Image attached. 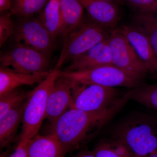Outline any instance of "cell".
I'll return each instance as SVG.
<instances>
[{
	"mask_svg": "<svg viewBox=\"0 0 157 157\" xmlns=\"http://www.w3.org/2000/svg\"><path fill=\"white\" fill-rule=\"evenodd\" d=\"M129 101L124 94L111 107L99 112L70 108L52 124L51 134L67 153L79 149L98 135Z\"/></svg>",
	"mask_w": 157,
	"mask_h": 157,
	"instance_id": "cell-1",
	"label": "cell"
},
{
	"mask_svg": "<svg viewBox=\"0 0 157 157\" xmlns=\"http://www.w3.org/2000/svg\"><path fill=\"white\" fill-rule=\"evenodd\" d=\"M112 138L126 147L135 157H147L157 150V120L155 115L134 112L116 125Z\"/></svg>",
	"mask_w": 157,
	"mask_h": 157,
	"instance_id": "cell-2",
	"label": "cell"
},
{
	"mask_svg": "<svg viewBox=\"0 0 157 157\" xmlns=\"http://www.w3.org/2000/svg\"><path fill=\"white\" fill-rule=\"evenodd\" d=\"M61 71L54 69L30 92L22 117V126L18 144H26L38 135L43 120L45 119L48 95L55 82Z\"/></svg>",
	"mask_w": 157,
	"mask_h": 157,
	"instance_id": "cell-3",
	"label": "cell"
},
{
	"mask_svg": "<svg viewBox=\"0 0 157 157\" xmlns=\"http://www.w3.org/2000/svg\"><path fill=\"white\" fill-rule=\"evenodd\" d=\"M92 20H83L64 39L60 55L55 69L59 70L65 63L73 60L99 42L108 39L110 32Z\"/></svg>",
	"mask_w": 157,
	"mask_h": 157,
	"instance_id": "cell-4",
	"label": "cell"
},
{
	"mask_svg": "<svg viewBox=\"0 0 157 157\" xmlns=\"http://www.w3.org/2000/svg\"><path fill=\"white\" fill-rule=\"evenodd\" d=\"M61 74L77 84H95L106 87L131 89L141 82L113 65H104L80 71H61Z\"/></svg>",
	"mask_w": 157,
	"mask_h": 157,
	"instance_id": "cell-5",
	"label": "cell"
},
{
	"mask_svg": "<svg viewBox=\"0 0 157 157\" xmlns=\"http://www.w3.org/2000/svg\"><path fill=\"white\" fill-rule=\"evenodd\" d=\"M73 83L71 108L88 112H99L108 109L121 98L116 88Z\"/></svg>",
	"mask_w": 157,
	"mask_h": 157,
	"instance_id": "cell-6",
	"label": "cell"
},
{
	"mask_svg": "<svg viewBox=\"0 0 157 157\" xmlns=\"http://www.w3.org/2000/svg\"><path fill=\"white\" fill-rule=\"evenodd\" d=\"M108 42L113 65L141 82L149 72L148 68L117 29L110 31Z\"/></svg>",
	"mask_w": 157,
	"mask_h": 157,
	"instance_id": "cell-7",
	"label": "cell"
},
{
	"mask_svg": "<svg viewBox=\"0 0 157 157\" xmlns=\"http://www.w3.org/2000/svg\"><path fill=\"white\" fill-rule=\"evenodd\" d=\"M49 56L25 44L15 43L1 55V67L26 74L48 72Z\"/></svg>",
	"mask_w": 157,
	"mask_h": 157,
	"instance_id": "cell-8",
	"label": "cell"
},
{
	"mask_svg": "<svg viewBox=\"0 0 157 157\" xmlns=\"http://www.w3.org/2000/svg\"><path fill=\"white\" fill-rule=\"evenodd\" d=\"M14 39L20 43L49 56L53 48L54 39L39 20L21 19L15 25Z\"/></svg>",
	"mask_w": 157,
	"mask_h": 157,
	"instance_id": "cell-9",
	"label": "cell"
},
{
	"mask_svg": "<svg viewBox=\"0 0 157 157\" xmlns=\"http://www.w3.org/2000/svg\"><path fill=\"white\" fill-rule=\"evenodd\" d=\"M73 85L70 78L62 75L60 72L51 90L47 101L45 119H48L52 124L72 107Z\"/></svg>",
	"mask_w": 157,
	"mask_h": 157,
	"instance_id": "cell-10",
	"label": "cell"
},
{
	"mask_svg": "<svg viewBox=\"0 0 157 157\" xmlns=\"http://www.w3.org/2000/svg\"><path fill=\"white\" fill-rule=\"evenodd\" d=\"M129 42L149 71L157 74V59L145 34L135 26L123 25L117 29Z\"/></svg>",
	"mask_w": 157,
	"mask_h": 157,
	"instance_id": "cell-11",
	"label": "cell"
},
{
	"mask_svg": "<svg viewBox=\"0 0 157 157\" xmlns=\"http://www.w3.org/2000/svg\"><path fill=\"white\" fill-rule=\"evenodd\" d=\"M107 65H113L112 55L108 39L99 42L71 61L70 64L63 71H80Z\"/></svg>",
	"mask_w": 157,
	"mask_h": 157,
	"instance_id": "cell-12",
	"label": "cell"
},
{
	"mask_svg": "<svg viewBox=\"0 0 157 157\" xmlns=\"http://www.w3.org/2000/svg\"><path fill=\"white\" fill-rule=\"evenodd\" d=\"M90 19L108 29H115L120 18L117 4L103 0H78Z\"/></svg>",
	"mask_w": 157,
	"mask_h": 157,
	"instance_id": "cell-13",
	"label": "cell"
},
{
	"mask_svg": "<svg viewBox=\"0 0 157 157\" xmlns=\"http://www.w3.org/2000/svg\"><path fill=\"white\" fill-rule=\"evenodd\" d=\"M50 71L26 74L9 68L0 67V96L23 85H33L43 81Z\"/></svg>",
	"mask_w": 157,
	"mask_h": 157,
	"instance_id": "cell-14",
	"label": "cell"
},
{
	"mask_svg": "<svg viewBox=\"0 0 157 157\" xmlns=\"http://www.w3.org/2000/svg\"><path fill=\"white\" fill-rule=\"evenodd\" d=\"M29 157H64L67 153L52 134L37 135L28 142Z\"/></svg>",
	"mask_w": 157,
	"mask_h": 157,
	"instance_id": "cell-15",
	"label": "cell"
},
{
	"mask_svg": "<svg viewBox=\"0 0 157 157\" xmlns=\"http://www.w3.org/2000/svg\"><path fill=\"white\" fill-rule=\"evenodd\" d=\"M84 8L78 0H60L59 34L64 39L82 22Z\"/></svg>",
	"mask_w": 157,
	"mask_h": 157,
	"instance_id": "cell-16",
	"label": "cell"
},
{
	"mask_svg": "<svg viewBox=\"0 0 157 157\" xmlns=\"http://www.w3.org/2000/svg\"><path fill=\"white\" fill-rule=\"evenodd\" d=\"M27 100L0 117V145L2 148L9 145L14 139L19 124L22 122Z\"/></svg>",
	"mask_w": 157,
	"mask_h": 157,
	"instance_id": "cell-17",
	"label": "cell"
},
{
	"mask_svg": "<svg viewBox=\"0 0 157 157\" xmlns=\"http://www.w3.org/2000/svg\"><path fill=\"white\" fill-rule=\"evenodd\" d=\"M132 20V25L148 38L157 59V13H136Z\"/></svg>",
	"mask_w": 157,
	"mask_h": 157,
	"instance_id": "cell-18",
	"label": "cell"
},
{
	"mask_svg": "<svg viewBox=\"0 0 157 157\" xmlns=\"http://www.w3.org/2000/svg\"><path fill=\"white\" fill-rule=\"evenodd\" d=\"M39 20L54 40L59 34L60 0H49Z\"/></svg>",
	"mask_w": 157,
	"mask_h": 157,
	"instance_id": "cell-19",
	"label": "cell"
},
{
	"mask_svg": "<svg viewBox=\"0 0 157 157\" xmlns=\"http://www.w3.org/2000/svg\"><path fill=\"white\" fill-rule=\"evenodd\" d=\"M125 94L129 101L132 100L157 111V84H139Z\"/></svg>",
	"mask_w": 157,
	"mask_h": 157,
	"instance_id": "cell-20",
	"label": "cell"
},
{
	"mask_svg": "<svg viewBox=\"0 0 157 157\" xmlns=\"http://www.w3.org/2000/svg\"><path fill=\"white\" fill-rule=\"evenodd\" d=\"M93 151L95 157H135L126 147L113 138L101 140Z\"/></svg>",
	"mask_w": 157,
	"mask_h": 157,
	"instance_id": "cell-21",
	"label": "cell"
},
{
	"mask_svg": "<svg viewBox=\"0 0 157 157\" xmlns=\"http://www.w3.org/2000/svg\"><path fill=\"white\" fill-rule=\"evenodd\" d=\"M49 0H12L10 12L22 18H30L46 6Z\"/></svg>",
	"mask_w": 157,
	"mask_h": 157,
	"instance_id": "cell-22",
	"label": "cell"
},
{
	"mask_svg": "<svg viewBox=\"0 0 157 157\" xmlns=\"http://www.w3.org/2000/svg\"><path fill=\"white\" fill-rule=\"evenodd\" d=\"M29 93L17 88L0 96V117L27 100Z\"/></svg>",
	"mask_w": 157,
	"mask_h": 157,
	"instance_id": "cell-23",
	"label": "cell"
},
{
	"mask_svg": "<svg viewBox=\"0 0 157 157\" xmlns=\"http://www.w3.org/2000/svg\"><path fill=\"white\" fill-rule=\"evenodd\" d=\"M11 12L3 14L0 17V47H2L14 35L15 25L11 19Z\"/></svg>",
	"mask_w": 157,
	"mask_h": 157,
	"instance_id": "cell-24",
	"label": "cell"
},
{
	"mask_svg": "<svg viewBox=\"0 0 157 157\" xmlns=\"http://www.w3.org/2000/svg\"><path fill=\"white\" fill-rule=\"evenodd\" d=\"M137 13H157V0H123Z\"/></svg>",
	"mask_w": 157,
	"mask_h": 157,
	"instance_id": "cell-25",
	"label": "cell"
},
{
	"mask_svg": "<svg viewBox=\"0 0 157 157\" xmlns=\"http://www.w3.org/2000/svg\"><path fill=\"white\" fill-rule=\"evenodd\" d=\"M27 144H17L14 152L9 157H29Z\"/></svg>",
	"mask_w": 157,
	"mask_h": 157,
	"instance_id": "cell-26",
	"label": "cell"
},
{
	"mask_svg": "<svg viewBox=\"0 0 157 157\" xmlns=\"http://www.w3.org/2000/svg\"><path fill=\"white\" fill-rule=\"evenodd\" d=\"M12 0H0V12L1 13L11 11L12 7Z\"/></svg>",
	"mask_w": 157,
	"mask_h": 157,
	"instance_id": "cell-27",
	"label": "cell"
},
{
	"mask_svg": "<svg viewBox=\"0 0 157 157\" xmlns=\"http://www.w3.org/2000/svg\"><path fill=\"white\" fill-rule=\"evenodd\" d=\"M70 157H95L93 151H82Z\"/></svg>",
	"mask_w": 157,
	"mask_h": 157,
	"instance_id": "cell-28",
	"label": "cell"
},
{
	"mask_svg": "<svg viewBox=\"0 0 157 157\" xmlns=\"http://www.w3.org/2000/svg\"><path fill=\"white\" fill-rule=\"evenodd\" d=\"M147 157H157V150L152 153L150 155H149Z\"/></svg>",
	"mask_w": 157,
	"mask_h": 157,
	"instance_id": "cell-29",
	"label": "cell"
},
{
	"mask_svg": "<svg viewBox=\"0 0 157 157\" xmlns=\"http://www.w3.org/2000/svg\"><path fill=\"white\" fill-rule=\"evenodd\" d=\"M103 1H107V2H111L117 4L119 0H103Z\"/></svg>",
	"mask_w": 157,
	"mask_h": 157,
	"instance_id": "cell-30",
	"label": "cell"
},
{
	"mask_svg": "<svg viewBox=\"0 0 157 157\" xmlns=\"http://www.w3.org/2000/svg\"><path fill=\"white\" fill-rule=\"evenodd\" d=\"M155 117L156 118L157 120V113H156V114H155Z\"/></svg>",
	"mask_w": 157,
	"mask_h": 157,
	"instance_id": "cell-31",
	"label": "cell"
},
{
	"mask_svg": "<svg viewBox=\"0 0 157 157\" xmlns=\"http://www.w3.org/2000/svg\"></svg>",
	"mask_w": 157,
	"mask_h": 157,
	"instance_id": "cell-32",
	"label": "cell"
}]
</instances>
